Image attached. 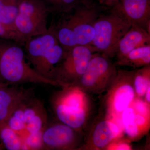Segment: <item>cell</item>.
Instances as JSON below:
<instances>
[{"label": "cell", "mask_w": 150, "mask_h": 150, "mask_svg": "<svg viewBox=\"0 0 150 150\" xmlns=\"http://www.w3.org/2000/svg\"><path fill=\"white\" fill-rule=\"evenodd\" d=\"M103 12L98 6L82 0L69 12L61 14L59 21L51 28L64 50L77 45L90 46L95 23Z\"/></svg>", "instance_id": "6da1fadb"}, {"label": "cell", "mask_w": 150, "mask_h": 150, "mask_svg": "<svg viewBox=\"0 0 150 150\" xmlns=\"http://www.w3.org/2000/svg\"><path fill=\"white\" fill-rule=\"evenodd\" d=\"M22 46L12 40L0 39V83H39L59 87L55 82L35 72L28 61Z\"/></svg>", "instance_id": "7a4b0ae2"}, {"label": "cell", "mask_w": 150, "mask_h": 150, "mask_svg": "<svg viewBox=\"0 0 150 150\" xmlns=\"http://www.w3.org/2000/svg\"><path fill=\"white\" fill-rule=\"evenodd\" d=\"M62 88L51 98L54 114L60 122L81 132L90 110L88 94L77 86Z\"/></svg>", "instance_id": "3957f363"}, {"label": "cell", "mask_w": 150, "mask_h": 150, "mask_svg": "<svg viewBox=\"0 0 150 150\" xmlns=\"http://www.w3.org/2000/svg\"><path fill=\"white\" fill-rule=\"evenodd\" d=\"M103 12L94 25V35L91 45L95 53L113 58L119 40L129 30L131 24L115 7Z\"/></svg>", "instance_id": "277c9868"}, {"label": "cell", "mask_w": 150, "mask_h": 150, "mask_svg": "<svg viewBox=\"0 0 150 150\" xmlns=\"http://www.w3.org/2000/svg\"><path fill=\"white\" fill-rule=\"evenodd\" d=\"M104 54L93 55L85 71L76 83L87 94H100L107 90L117 73L116 66Z\"/></svg>", "instance_id": "5b68a950"}, {"label": "cell", "mask_w": 150, "mask_h": 150, "mask_svg": "<svg viewBox=\"0 0 150 150\" xmlns=\"http://www.w3.org/2000/svg\"><path fill=\"white\" fill-rule=\"evenodd\" d=\"M134 71L118 69L113 81L104 98L106 115L121 120L122 112L136 98L133 77Z\"/></svg>", "instance_id": "8992f818"}, {"label": "cell", "mask_w": 150, "mask_h": 150, "mask_svg": "<svg viewBox=\"0 0 150 150\" xmlns=\"http://www.w3.org/2000/svg\"><path fill=\"white\" fill-rule=\"evenodd\" d=\"M54 72V81L59 87L75 85L85 71L95 52L91 46L77 45L64 50Z\"/></svg>", "instance_id": "52a82bcc"}, {"label": "cell", "mask_w": 150, "mask_h": 150, "mask_svg": "<svg viewBox=\"0 0 150 150\" xmlns=\"http://www.w3.org/2000/svg\"><path fill=\"white\" fill-rule=\"evenodd\" d=\"M81 134L59 121L47 124L42 134L45 150H79L81 146Z\"/></svg>", "instance_id": "ba28073f"}, {"label": "cell", "mask_w": 150, "mask_h": 150, "mask_svg": "<svg viewBox=\"0 0 150 150\" xmlns=\"http://www.w3.org/2000/svg\"><path fill=\"white\" fill-rule=\"evenodd\" d=\"M121 133V129L115 120L106 115L94 124L85 143L79 150H105Z\"/></svg>", "instance_id": "9c48e42d"}, {"label": "cell", "mask_w": 150, "mask_h": 150, "mask_svg": "<svg viewBox=\"0 0 150 150\" xmlns=\"http://www.w3.org/2000/svg\"><path fill=\"white\" fill-rule=\"evenodd\" d=\"M58 42L51 28L44 34L28 39L23 46L26 59L31 67L38 73L40 66L50 49Z\"/></svg>", "instance_id": "30bf717a"}, {"label": "cell", "mask_w": 150, "mask_h": 150, "mask_svg": "<svg viewBox=\"0 0 150 150\" xmlns=\"http://www.w3.org/2000/svg\"><path fill=\"white\" fill-rule=\"evenodd\" d=\"M34 96L31 88L21 85H2L0 86V123L5 122L22 103Z\"/></svg>", "instance_id": "8fae6325"}, {"label": "cell", "mask_w": 150, "mask_h": 150, "mask_svg": "<svg viewBox=\"0 0 150 150\" xmlns=\"http://www.w3.org/2000/svg\"><path fill=\"white\" fill-rule=\"evenodd\" d=\"M113 7L131 25L144 28L150 33V0H121Z\"/></svg>", "instance_id": "7c38bea8"}, {"label": "cell", "mask_w": 150, "mask_h": 150, "mask_svg": "<svg viewBox=\"0 0 150 150\" xmlns=\"http://www.w3.org/2000/svg\"><path fill=\"white\" fill-rule=\"evenodd\" d=\"M24 115L26 134L43 131L48 124V116L44 105L34 96L25 102Z\"/></svg>", "instance_id": "4fadbf2b"}, {"label": "cell", "mask_w": 150, "mask_h": 150, "mask_svg": "<svg viewBox=\"0 0 150 150\" xmlns=\"http://www.w3.org/2000/svg\"><path fill=\"white\" fill-rule=\"evenodd\" d=\"M149 45H150V33L144 28L132 25L119 40L114 57L118 60L136 48Z\"/></svg>", "instance_id": "5bb4252c"}, {"label": "cell", "mask_w": 150, "mask_h": 150, "mask_svg": "<svg viewBox=\"0 0 150 150\" xmlns=\"http://www.w3.org/2000/svg\"><path fill=\"white\" fill-rule=\"evenodd\" d=\"M51 13L43 0H20L18 13L28 21L47 24L48 14Z\"/></svg>", "instance_id": "9a60e30c"}, {"label": "cell", "mask_w": 150, "mask_h": 150, "mask_svg": "<svg viewBox=\"0 0 150 150\" xmlns=\"http://www.w3.org/2000/svg\"><path fill=\"white\" fill-rule=\"evenodd\" d=\"M117 64L140 68L150 65V45L136 48L117 60Z\"/></svg>", "instance_id": "2e32d148"}, {"label": "cell", "mask_w": 150, "mask_h": 150, "mask_svg": "<svg viewBox=\"0 0 150 150\" xmlns=\"http://www.w3.org/2000/svg\"><path fill=\"white\" fill-rule=\"evenodd\" d=\"M136 114V111L131 105L123 111L121 116L124 132L129 141H137L143 136L134 121Z\"/></svg>", "instance_id": "e0dca14e"}, {"label": "cell", "mask_w": 150, "mask_h": 150, "mask_svg": "<svg viewBox=\"0 0 150 150\" xmlns=\"http://www.w3.org/2000/svg\"><path fill=\"white\" fill-rule=\"evenodd\" d=\"M0 143L6 150H22V136L11 129L6 122L0 123Z\"/></svg>", "instance_id": "ac0fdd59"}, {"label": "cell", "mask_w": 150, "mask_h": 150, "mask_svg": "<svg viewBox=\"0 0 150 150\" xmlns=\"http://www.w3.org/2000/svg\"><path fill=\"white\" fill-rule=\"evenodd\" d=\"M20 1V0H0V21L8 27L13 29L16 30L15 22L19 13Z\"/></svg>", "instance_id": "d6986e66"}, {"label": "cell", "mask_w": 150, "mask_h": 150, "mask_svg": "<svg viewBox=\"0 0 150 150\" xmlns=\"http://www.w3.org/2000/svg\"><path fill=\"white\" fill-rule=\"evenodd\" d=\"M133 82L136 97L142 98L150 85V65L134 70Z\"/></svg>", "instance_id": "ffe728a7"}, {"label": "cell", "mask_w": 150, "mask_h": 150, "mask_svg": "<svg viewBox=\"0 0 150 150\" xmlns=\"http://www.w3.org/2000/svg\"><path fill=\"white\" fill-rule=\"evenodd\" d=\"M26 100L22 103L13 110L5 122L11 129L20 134L22 137L26 134L24 115V103Z\"/></svg>", "instance_id": "44dd1931"}, {"label": "cell", "mask_w": 150, "mask_h": 150, "mask_svg": "<svg viewBox=\"0 0 150 150\" xmlns=\"http://www.w3.org/2000/svg\"><path fill=\"white\" fill-rule=\"evenodd\" d=\"M51 13L62 14L72 9L82 0H43Z\"/></svg>", "instance_id": "7402d4cb"}, {"label": "cell", "mask_w": 150, "mask_h": 150, "mask_svg": "<svg viewBox=\"0 0 150 150\" xmlns=\"http://www.w3.org/2000/svg\"><path fill=\"white\" fill-rule=\"evenodd\" d=\"M43 131L26 134L23 137L22 150H45L42 138Z\"/></svg>", "instance_id": "603a6c76"}, {"label": "cell", "mask_w": 150, "mask_h": 150, "mask_svg": "<svg viewBox=\"0 0 150 150\" xmlns=\"http://www.w3.org/2000/svg\"><path fill=\"white\" fill-rule=\"evenodd\" d=\"M0 39L12 40L23 46L25 43L24 38L15 29H12L0 21Z\"/></svg>", "instance_id": "cb8c5ba5"}, {"label": "cell", "mask_w": 150, "mask_h": 150, "mask_svg": "<svg viewBox=\"0 0 150 150\" xmlns=\"http://www.w3.org/2000/svg\"><path fill=\"white\" fill-rule=\"evenodd\" d=\"M131 105L137 113L150 117V105L142 98L136 97Z\"/></svg>", "instance_id": "d4e9b609"}, {"label": "cell", "mask_w": 150, "mask_h": 150, "mask_svg": "<svg viewBox=\"0 0 150 150\" xmlns=\"http://www.w3.org/2000/svg\"><path fill=\"white\" fill-rule=\"evenodd\" d=\"M129 140H118V138L111 142L105 148V150H130L132 147ZM130 142V141H129Z\"/></svg>", "instance_id": "484cf974"}, {"label": "cell", "mask_w": 150, "mask_h": 150, "mask_svg": "<svg viewBox=\"0 0 150 150\" xmlns=\"http://www.w3.org/2000/svg\"><path fill=\"white\" fill-rule=\"evenodd\" d=\"M144 100L148 104L150 105V85L147 88L144 95Z\"/></svg>", "instance_id": "4316f807"}, {"label": "cell", "mask_w": 150, "mask_h": 150, "mask_svg": "<svg viewBox=\"0 0 150 150\" xmlns=\"http://www.w3.org/2000/svg\"><path fill=\"white\" fill-rule=\"evenodd\" d=\"M4 149H5L3 145L0 143V150H3Z\"/></svg>", "instance_id": "83f0119b"}, {"label": "cell", "mask_w": 150, "mask_h": 150, "mask_svg": "<svg viewBox=\"0 0 150 150\" xmlns=\"http://www.w3.org/2000/svg\"><path fill=\"white\" fill-rule=\"evenodd\" d=\"M3 84H4V83H0V86H1Z\"/></svg>", "instance_id": "f1b7e54d"}]
</instances>
